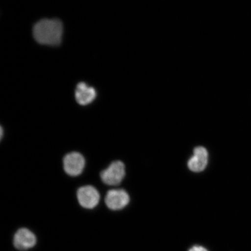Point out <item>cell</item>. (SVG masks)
I'll list each match as a JSON object with an SVG mask.
<instances>
[{
    "label": "cell",
    "instance_id": "277c9868",
    "mask_svg": "<svg viewBox=\"0 0 251 251\" xmlns=\"http://www.w3.org/2000/svg\"><path fill=\"white\" fill-rule=\"evenodd\" d=\"M78 203L84 208L91 209L98 205L100 195L98 190L92 186H86L78 188L77 191Z\"/></svg>",
    "mask_w": 251,
    "mask_h": 251
},
{
    "label": "cell",
    "instance_id": "9c48e42d",
    "mask_svg": "<svg viewBox=\"0 0 251 251\" xmlns=\"http://www.w3.org/2000/svg\"><path fill=\"white\" fill-rule=\"evenodd\" d=\"M188 251H208L207 249H205V247L201 246H194L190 248V250Z\"/></svg>",
    "mask_w": 251,
    "mask_h": 251
},
{
    "label": "cell",
    "instance_id": "7a4b0ae2",
    "mask_svg": "<svg viewBox=\"0 0 251 251\" xmlns=\"http://www.w3.org/2000/svg\"><path fill=\"white\" fill-rule=\"evenodd\" d=\"M125 165L121 161L111 163L108 167L102 171L100 177L103 183L108 186H116L120 184L125 177Z\"/></svg>",
    "mask_w": 251,
    "mask_h": 251
},
{
    "label": "cell",
    "instance_id": "3957f363",
    "mask_svg": "<svg viewBox=\"0 0 251 251\" xmlns=\"http://www.w3.org/2000/svg\"><path fill=\"white\" fill-rule=\"evenodd\" d=\"M85 159L79 152L68 153L63 160L64 171L71 176H78L83 172L85 166Z\"/></svg>",
    "mask_w": 251,
    "mask_h": 251
},
{
    "label": "cell",
    "instance_id": "ba28073f",
    "mask_svg": "<svg viewBox=\"0 0 251 251\" xmlns=\"http://www.w3.org/2000/svg\"><path fill=\"white\" fill-rule=\"evenodd\" d=\"M208 163V152L203 147H198L194 150V154L188 162V167L194 172H202Z\"/></svg>",
    "mask_w": 251,
    "mask_h": 251
},
{
    "label": "cell",
    "instance_id": "5b68a950",
    "mask_svg": "<svg viewBox=\"0 0 251 251\" xmlns=\"http://www.w3.org/2000/svg\"><path fill=\"white\" fill-rule=\"evenodd\" d=\"M106 206L112 211H118L125 208L130 202V197L124 190H109L105 198Z\"/></svg>",
    "mask_w": 251,
    "mask_h": 251
},
{
    "label": "cell",
    "instance_id": "8992f818",
    "mask_svg": "<svg viewBox=\"0 0 251 251\" xmlns=\"http://www.w3.org/2000/svg\"><path fill=\"white\" fill-rule=\"evenodd\" d=\"M14 246L18 250L26 251L36 246L37 238L32 231L26 228H21L14 235Z\"/></svg>",
    "mask_w": 251,
    "mask_h": 251
},
{
    "label": "cell",
    "instance_id": "52a82bcc",
    "mask_svg": "<svg viewBox=\"0 0 251 251\" xmlns=\"http://www.w3.org/2000/svg\"><path fill=\"white\" fill-rule=\"evenodd\" d=\"M75 93L76 102L82 106L92 103L97 96L96 89L93 87L88 85L85 82L78 83Z\"/></svg>",
    "mask_w": 251,
    "mask_h": 251
},
{
    "label": "cell",
    "instance_id": "6da1fadb",
    "mask_svg": "<svg viewBox=\"0 0 251 251\" xmlns=\"http://www.w3.org/2000/svg\"><path fill=\"white\" fill-rule=\"evenodd\" d=\"M33 36L37 43L50 47L60 46L64 25L59 19H42L33 25Z\"/></svg>",
    "mask_w": 251,
    "mask_h": 251
}]
</instances>
